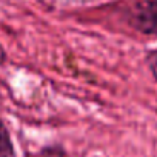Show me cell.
<instances>
[{
	"label": "cell",
	"instance_id": "2",
	"mask_svg": "<svg viewBox=\"0 0 157 157\" xmlns=\"http://www.w3.org/2000/svg\"><path fill=\"white\" fill-rule=\"evenodd\" d=\"M0 157H16L14 145L3 122L0 120Z\"/></svg>",
	"mask_w": 157,
	"mask_h": 157
},
{
	"label": "cell",
	"instance_id": "3",
	"mask_svg": "<svg viewBox=\"0 0 157 157\" xmlns=\"http://www.w3.org/2000/svg\"><path fill=\"white\" fill-rule=\"evenodd\" d=\"M146 60H148V66H149V69H151V72H152L154 78L157 80V51L149 52Z\"/></svg>",
	"mask_w": 157,
	"mask_h": 157
},
{
	"label": "cell",
	"instance_id": "4",
	"mask_svg": "<svg viewBox=\"0 0 157 157\" xmlns=\"http://www.w3.org/2000/svg\"><path fill=\"white\" fill-rule=\"evenodd\" d=\"M5 60H6V52H5V49L2 48V45H0V65H3Z\"/></svg>",
	"mask_w": 157,
	"mask_h": 157
},
{
	"label": "cell",
	"instance_id": "1",
	"mask_svg": "<svg viewBox=\"0 0 157 157\" xmlns=\"http://www.w3.org/2000/svg\"><path fill=\"white\" fill-rule=\"evenodd\" d=\"M132 26L146 36H157V0H146L136 6L132 13Z\"/></svg>",
	"mask_w": 157,
	"mask_h": 157
}]
</instances>
